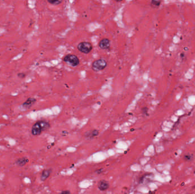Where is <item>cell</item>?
<instances>
[{
    "label": "cell",
    "instance_id": "cell-3",
    "mask_svg": "<svg viewBox=\"0 0 195 194\" xmlns=\"http://www.w3.org/2000/svg\"><path fill=\"white\" fill-rule=\"evenodd\" d=\"M63 61L68 63L71 66L77 67L80 63L79 58L73 54H68L63 58Z\"/></svg>",
    "mask_w": 195,
    "mask_h": 194
},
{
    "label": "cell",
    "instance_id": "cell-12",
    "mask_svg": "<svg viewBox=\"0 0 195 194\" xmlns=\"http://www.w3.org/2000/svg\"><path fill=\"white\" fill-rule=\"evenodd\" d=\"M47 1H48L49 3H50L51 4L54 5H57L60 4L62 2V1H59V0H53V1L48 0Z\"/></svg>",
    "mask_w": 195,
    "mask_h": 194
},
{
    "label": "cell",
    "instance_id": "cell-5",
    "mask_svg": "<svg viewBox=\"0 0 195 194\" xmlns=\"http://www.w3.org/2000/svg\"><path fill=\"white\" fill-rule=\"evenodd\" d=\"M99 47L102 50L107 49L110 47V41L107 38H104L99 43Z\"/></svg>",
    "mask_w": 195,
    "mask_h": 194
},
{
    "label": "cell",
    "instance_id": "cell-15",
    "mask_svg": "<svg viewBox=\"0 0 195 194\" xmlns=\"http://www.w3.org/2000/svg\"><path fill=\"white\" fill-rule=\"evenodd\" d=\"M148 111V109L147 108H143L142 109V112H143V114H147V112Z\"/></svg>",
    "mask_w": 195,
    "mask_h": 194
},
{
    "label": "cell",
    "instance_id": "cell-11",
    "mask_svg": "<svg viewBox=\"0 0 195 194\" xmlns=\"http://www.w3.org/2000/svg\"><path fill=\"white\" fill-rule=\"evenodd\" d=\"M161 4V1H152L151 2V5L154 8H158Z\"/></svg>",
    "mask_w": 195,
    "mask_h": 194
},
{
    "label": "cell",
    "instance_id": "cell-8",
    "mask_svg": "<svg viewBox=\"0 0 195 194\" xmlns=\"http://www.w3.org/2000/svg\"><path fill=\"white\" fill-rule=\"evenodd\" d=\"M52 172V170L51 169L44 170L41 174V179L42 181H45L48 178L50 177V174Z\"/></svg>",
    "mask_w": 195,
    "mask_h": 194
},
{
    "label": "cell",
    "instance_id": "cell-10",
    "mask_svg": "<svg viewBox=\"0 0 195 194\" xmlns=\"http://www.w3.org/2000/svg\"><path fill=\"white\" fill-rule=\"evenodd\" d=\"M28 161H29L28 159H27L25 157H24V158H21L18 159L16 162V163L19 166H23L26 165L28 162Z\"/></svg>",
    "mask_w": 195,
    "mask_h": 194
},
{
    "label": "cell",
    "instance_id": "cell-4",
    "mask_svg": "<svg viewBox=\"0 0 195 194\" xmlns=\"http://www.w3.org/2000/svg\"><path fill=\"white\" fill-rule=\"evenodd\" d=\"M92 44L87 42H82L79 43L78 45V50L83 54H88L92 51Z\"/></svg>",
    "mask_w": 195,
    "mask_h": 194
},
{
    "label": "cell",
    "instance_id": "cell-14",
    "mask_svg": "<svg viewBox=\"0 0 195 194\" xmlns=\"http://www.w3.org/2000/svg\"><path fill=\"white\" fill-rule=\"evenodd\" d=\"M59 194H71V192L69 190H65L61 192Z\"/></svg>",
    "mask_w": 195,
    "mask_h": 194
},
{
    "label": "cell",
    "instance_id": "cell-6",
    "mask_svg": "<svg viewBox=\"0 0 195 194\" xmlns=\"http://www.w3.org/2000/svg\"><path fill=\"white\" fill-rule=\"evenodd\" d=\"M110 187V185L107 181L106 180H102L100 181L98 185V188L100 191H104L107 190Z\"/></svg>",
    "mask_w": 195,
    "mask_h": 194
},
{
    "label": "cell",
    "instance_id": "cell-1",
    "mask_svg": "<svg viewBox=\"0 0 195 194\" xmlns=\"http://www.w3.org/2000/svg\"><path fill=\"white\" fill-rule=\"evenodd\" d=\"M50 127V125L45 121H39L34 124L32 128V133L34 136H39L42 132L47 130Z\"/></svg>",
    "mask_w": 195,
    "mask_h": 194
},
{
    "label": "cell",
    "instance_id": "cell-2",
    "mask_svg": "<svg viewBox=\"0 0 195 194\" xmlns=\"http://www.w3.org/2000/svg\"><path fill=\"white\" fill-rule=\"evenodd\" d=\"M107 66V62L104 59L96 60L92 64V69L94 71L103 70Z\"/></svg>",
    "mask_w": 195,
    "mask_h": 194
},
{
    "label": "cell",
    "instance_id": "cell-7",
    "mask_svg": "<svg viewBox=\"0 0 195 194\" xmlns=\"http://www.w3.org/2000/svg\"><path fill=\"white\" fill-rule=\"evenodd\" d=\"M36 99L32 97H30L29 99H28L27 100L22 104V107L25 108V109H29L31 107H32L35 103L36 102Z\"/></svg>",
    "mask_w": 195,
    "mask_h": 194
},
{
    "label": "cell",
    "instance_id": "cell-16",
    "mask_svg": "<svg viewBox=\"0 0 195 194\" xmlns=\"http://www.w3.org/2000/svg\"><path fill=\"white\" fill-rule=\"evenodd\" d=\"M25 76H26V75H25V74H24V73H20V74H18V76L19 78H24L25 77Z\"/></svg>",
    "mask_w": 195,
    "mask_h": 194
},
{
    "label": "cell",
    "instance_id": "cell-13",
    "mask_svg": "<svg viewBox=\"0 0 195 194\" xmlns=\"http://www.w3.org/2000/svg\"><path fill=\"white\" fill-rule=\"evenodd\" d=\"M192 159V157L191 155H186L184 156V159L186 161H190Z\"/></svg>",
    "mask_w": 195,
    "mask_h": 194
},
{
    "label": "cell",
    "instance_id": "cell-17",
    "mask_svg": "<svg viewBox=\"0 0 195 194\" xmlns=\"http://www.w3.org/2000/svg\"><path fill=\"white\" fill-rule=\"evenodd\" d=\"M194 173H195V171H194Z\"/></svg>",
    "mask_w": 195,
    "mask_h": 194
},
{
    "label": "cell",
    "instance_id": "cell-9",
    "mask_svg": "<svg viewBox=\"0 0 195 194\" xmlns=\"http://www.w3.org/2000/svg\"><path fill=\"white\" fill-rule=\"evenodd\" d=\"M98 134H99V131L98 130L95 129V130H93L86 133L85 134L84 136L87 138L92 139V138H94L95 137L97 136Z\"/></svg>",
    "mask_w": 195,
    "mask_h": 194
}]
</instances>
